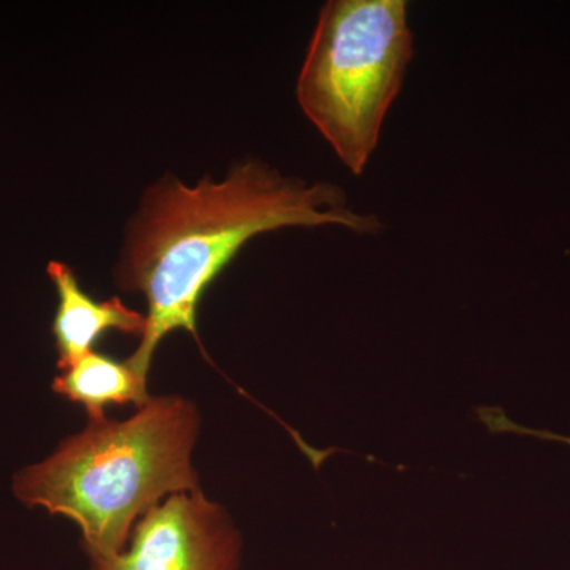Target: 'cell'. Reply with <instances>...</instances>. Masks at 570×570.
Returning a JSON list of instances; mask_svg holds the SVG:
<instances>
[{
	"instance_id": "6da1fadb",
	"label": "cell",
	"mask_w": 570,
	"mask_h": 570,
	"mask_svg": "<svg viewBox=\"0 0 570 570\" xmlns=\"http://www.w3.org/2000/svg\"><path fill=\"white\" fill-rule=\"evenodd\" d=\"M288 227H341L379 236L384 223L358 213L333 183L285 176L261 159L236 164L223 179L184 184L167 175L142 194L116 265L122 291L145 296L146 326L129 362L148 379L165 336L186 330L198 341L206 288L255 236Z\"/></svg>"
},
{
	"instance_id": "7a4b0ae2",
	"label": "cell",
	"mask_w": 570,
	"mask_h": 570,
	"mask_svg": "<svg viewBox=\"0 0 570 570\" xmlns=\"http://www.w3.org/2000/svg\"><path fill=\"white\" fill-rule=\"evenodd\" d=\"M193 401L151 396L132 417L89 420L39 464L18 472L14 497L80 527L88 557L122 553L138 517L171 494L200 490Z\"/></svg>"
},
{
	"instance_id": "3957f363",
	"label": "cell",
	"mask_w": 570,
	"mask_h": 570,
	"mask_svg": "<svg viewBox=\"0 0 570 570\" xmlns=\"http://www.w3.org/2000/svg\"><path fill=\"white\" fill-rule=\"evenodd\" d=\"M407 13L404 0H330L296 80L299 108L356 176L414 59Z\"/></svg>"
},
{
	"instance_id": "277c9868",
	"label": "cell",
	"mask_w": 570,
	"mask_h": 570,
	"mask_svg": "<svg viewBox=\"0 0 570 570\" xmlns=\"http://www.w3.org/2000/svg\"><path fill=\"white\" fill-rule=\"evenodd\" d=\"M243 540L227 510L198 491L171 494L134 527L130 549L89 570H239Z\"/></svg>"
},
{
	"instance_id": "5b68a950",
	"label": "cell",
	"mask_w": 570,
	"mask_h": 570,
	"mask_svg": "<svg viewBox=\"0 0 570 570\" xmlns=\"http://www.w3.org/2000/svg\"><path fill=\"white\" fill-rule=\"evenodd\" d=\"M48 276L58 294L52 336L58 352V370L62 371L94 351V344L107 332L145 336L146 314L124 305L121 298L99 302L82 291L73 269L62 262L48 264Z\"/></svg>"
},
{
	"instance_id": "8992f818",
	"label": "cell",
	"mask_w": 570,
	"mask_h": 570,
	"mask_svg": "<svg viewBox=\"0 0 570 570\" xmlns=\"http://www.w3.org/2000/svg\"><path fill=\"white\" fill-rule=\"evenodd\" d=\"M52 392L81 404L89 420L104 419L107 406L138 409L151 400L148 379L129 360L119 362L94 351L62 370L52 381Z\"/></svg>"
},
{
	"instance_id": "52a82bcc",
	"label": "cell",
	"mask_w": 570,
	"mask_h": 570,
	"mask_svg": "<svg viewBox=\"0 0 570 570\" xmlns=\"http://www.w3.org/2000/svg\"><path fill=\"white\" fill-rule=\"evenodd\" d=\"M479 417L489 426V430L494 431V433L527 434V436L543 439V441L564 442V444L570 445V438L568 436L550 433V431L530 430V428L517 425V423L508 419V415H505L501 409H479Z\"/></svg>"
}]
</instances>
